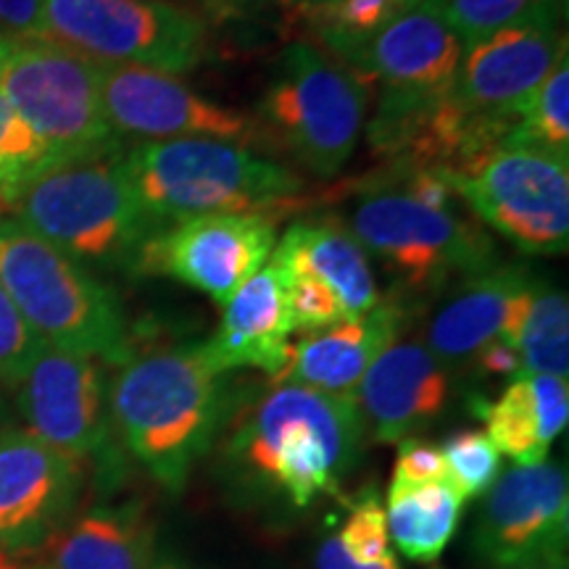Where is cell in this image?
Masks as SVG:
<instances>
[{"label": "cell", "instance_id": "6da1fadb", "mask_svg": "<svg viewBox=\"0 0 569 569\" xmlns=\"http://www.w3.org/2000/svg\"><path fill=\"white\" fill-rule=\"evenodd\" d=\"M227 372L206 343L132 353L109 388L111 425L163 488L180 490L224 415Z\"/></svg>", "mask_w": 569, "mask_h": 569}, {"label": "cell", "instance_id": "7a4b0ae2", "mask_svg": "<svg viewBox=\"0 0 569 569\" xmlns=\"http://www.w3.org/2000/svg\"><path fill=\"white\" fill-rule=\"evenodd\" d=\"M365 436L367 422L351 398L282 382L238 419L230 457L293 507H309L340 493Z\"/></svg>", "mask_w": 569, "mask_h": 569}, {"label": "cell", "instance_id": "3957f363", "mask_svg": "<svg viewBox=\"0 0 569 569\" xmlns=\"http://www.w3.org/2000/svg\"><path fill=\"white\" fill-rule=\"evenodd\" d=\"M9 209L80 264L134 269L142 246L161 230L119 151L53 163L11 198Z\"/></svg>", "mask_w": 569, "mask_h": 569}, {"label": "cell", "instance_id": "277c9868", "mask_svg": "<svg viewBox=\"0 0 569 569\" xmlns=\"http://www.w3.org/2000/svg\"><path fill=\"white\" fill-rule=\"evenodd\" d=\"M148 217L159 227L209 213H267L303 190V177L227 140L140 142L124 153Z\"/></svg>", "mask_w": 569, "mask_h": 569}, {"label": "cell", "instance_id": "5b68a950", "mask_svg": "<svg viewBox=\"0 0 569 569\" xmlns=\"http://www.w3.org/2000/svg\"><path fill=\"white\" fill-rule=\"evenodd\" d=\"M0 284L48 346L109 365L132 356L117 293L19 219H0Z\"/></svg>", "mask_w": 569, "mask_h": 569}, {"label": "cell", "instance_id": "8992f818", "mask_svg": "<svg viewBox=\"0 0 569 569\" xmlns=\"http://www.w3.org/2000/svg\"><path fill=\"white\" fill-rule=\"evenodd\" d=\"M372 80L309 42L277 61L259 106L261 142L274 140L317 177H336L367 122Z\"/></svg>", "mask_w": 569, "mask_h": 569}, {"label": "cell", "instance_id": "52a82bcc", "mask_svg": "<svg viewBox=\"0 0 569 569\" xmlns=\"http://www.w3.org/2000/svg\"><path fill=\"white\" fill-rule=\"evenodd\" d=\"M98 74L101 63L53 40H0V92L56 163L119 151Z\"/></svg>", "mask_w": 569, "mask_h": 569}, {"label": "cell", "instance_id": "ba28073f", "mask_svg": "<svg viewBox=\"0 0 569 569\" xmlns=\"http://www.w3.org/2000/svg\"><path fill=\"white\" fill-rule=\"evenodd\" d=\"M48 40L96 63L184 74L211 53L206 21L172 0H42Z\"/></svg>", "mask_w": 569, "mask_h": 569}, {"label": "cell", "instance_id": "9c48e42d", "mask_svg": "<svg viewBox=\"0 0 569 569\" xmlns=\"http://www.w3.org/2000/svg\"><path fill=\"white\" fill-rule=\"evenodd\" d=\"M346 230L409 290L443 288L496 261L493 240L478 222L453 209H427L388 184H375L359 198Z\"/></svg>", "mask_w": 569, "mask_h": 569}, {"label": "cell", "instance_id": "30bf717a", "mask_svg": "<svg viewBox=\"0 0 569 569\" xmlns=\"http://www.w3.org/2000/svg\"><path fill=\"white\" fill-rule=\"evenodd\" d=\"M475 213L525 253L569 246V156L530 142H501L472 169L448 177Z\"/></svg>", "mask_w": 569, "mask_h": 569}, {"label": "cell", "instance_id": "8fae6325", "mask_svg": "<svg viewBox=\"0 0 569 569\" xmlns=\"http://www.w3.org/2000/svg\"><path fill=\"white\" fill-rule=\"evenodd\" d=\"M274 224L277 219L267 213L182 219L148 238L134 272L169 274L224 303L264 269L274 248Z\"/></svg>", "mask_w": 569, "mask_h": 569}, {"label": "cell", "instance_id": "7c38bea8", "mask_svg": "<svg viewBox=\"0 0 569 569\" xmlns=\"http://www.w3.org/2000/svg\"><path fill=\"white\" fill-rule=\"evenodd\" d=\"M98 80L106 122L119 138H140L142 142L209 138L238 146L261 142L256 119L206 101L174 74L127 63H101Z\"/></svg>", "mask_w": 569, "mask_h": 569}, {"label": "cell", "instance_id": "4fadbf2b", "mask_svg": "<svg viewBox=\"0 0 569 569\" xmlns=\"http://www.w3.org/2000/svg\"><path fill=\"white\" fill-rule=\"evenodd\" d=\"M17 388L27 430L42 443L77 465L106 451L111 409L98 359L46 343Z\"/></svg>", "mask_w": 569, "mask_h": 569}, {"label": "cell", "instance_id": "5bb4252c", "mask_svg": "<svg viewBox=\"0 0 569 569\" xmlns=\"http://www.w3.org/2000/svg\"><path fill=\"white\" fill-rule=\"evenodd\" d=\"M567 511L565 467L551 461L515 465L488 490L475 546L490 565L503 569L565 559Z\"/></svg>", "mask_w": 569, "mask_h": 569}, {"label": "cell", "instance_id": "9a60e30c", "mask_svg": "<svg viewBox=\"0 0 569 569\" xmlns=\"http://www.w3.org/2000/svg\"><path fill=\"white\" fill-rule=\"evenodd\" d=\"M82 486V465L30 430L0 427V551H38L67 525Z\"/></svg>", "mask_w": 569, "mask_h": 569}, {"label": "cell", "instance_id": "2e32d148", "mask_svg": "<svg viewBox=\"0 0 569 569\" xmlns=\"http://www.w3.org/2000/svg\"><path fill=\"white\" fill-rule=\"evenodd\" d=\"M565 56L559 21L509 27L465 48L451 96L475 117L519 122L522 106Z\"/></svg>", "mask_w": 569, "mask_h": 569}, {"label": "cell", "instance_id": "e0dca14e", "mask_svg": "<svg viewBox=\"0 0 569 569\" xmlns=\"http://www.w3.org/2000/svg\"><path fill=\"white\" fill-rule=\"evenodd\" d=\"M461 53L465 48L446 21L430 6L417 3L398 11L340 61L380 80L386 90L443 98L453 92Z\"/></svg>", "mask_w": 569, "mask_h": 569}, {"label": "cell", "instance_id": "ac0fdd59", "mask_svg": "<svg viewBox=\"0 0 569 569\" xmlns=\"http://www.w3.org/2000/svg\"><path fill=\"white\" fill-rule=\"evenodd\" d=\"M536 280L519 267H488L461 280L427 325L425 346L443 365L472 359L490 340L517 348Z\"/></svg>", "mask_w": 569, "mask_h": 569}, {"label": "cell", "instance_id": "d6986e66", "mask_svg": "<svg viewBox=\"0 0 569 569\" xmlns=\"http://www.w3.org/2000/svg\"><path fill=\"white\" fill-rule=\"evenodd\" d=\"M448 367L417 340L388 346L356 388V407L380 443H401L443 415Z\"/></svg>", "mask_w": 569, "mask_h": 569}, {"label": "cell", "instance_id": "ffe728a7", "mask_svg": "<svg viewBox=\"0 0 569 569\" xmlns=\"http://www.w3.org/2000/svg\"><path fill=\"white\" fill-rule=\"evenodd\" d=\"M401 319L403 311L396 303L380 301L365 317L306 332L298 343H290L288 365L274 377V382L315 388L353 401L356 388L372 361L396 343Z\"/></svg>", "mask_w": 569, "mask_h": 569}, {"label": "cell", "instance_id": "44dd1931", "mask_svg": "<svg viewBox=\"0 0 569 569\" xmlns=\"http://www.w3.org/2000/svg\"><path fill=\"white\" fill-rule=\"evenodd\" d=\"M290 336L293 327L284 301V277L269 264L224 301L217 336L206 340V346L224 372L251 367L274 380L288 365Z\"/></svg>", "mask_w": 569, "mask_h": 569}, {"label": "cell", "instance_id": "7402d4cb", "mask_svg": "<svg viewBox=\"0 0 569 569\" xmlns=\"http://www.w3.org/2000/svg\"><path fill=\"white\" fill-rule=\"evenodd\" d=\"M272 264L322 280L343 303L348 319L365 317L382 301L367 251L336 219H298L274 248Z\"/></svg>", "mask_w": 569, "mask_h": 569}, {"label": "cell", "instance_id": "603a6c76", "mask_svg": "<svg viewBox=\"0 0 569 569\" xmlns=\"http://www.w3.org/2000/svg\"><path fill=\"white\" fill-rule=\"evenodd\" d=\"M475 411L486 419V436L498 453L517 465H540L549 457L553 440L567 430V377H517L498 401L478 403Z\"/></svg>", "mask_w": 569, "mask_h": 569}, {"label": "cell", "instance_id": "cb8c5ba5", "mask_svg": "<svg viewBox=\"0 0 569 569\" xmlns=\"http://www.w3.org/2000/svg\"><path fill=\"white\" fill-rule=\"evenodd\" d=\"M151 525L132 507H96L56 530L27 569H151Z\"/></svg>", "mask_w": 569, "mask_h": 569}, {"label": "cell", "instance_id": "d4e9b609", "mask_svg": "<svg viewBox=\"0 0 569 569\" xmlns=\"http://www.w3.org/2000/svg\"><path fill=\"white\" fill-rule=\"evenodd\" d=\"M461 507L465 498L451 482H390L388 532L403 557L432 565L457 532Z\"/></svg>", "mask_w": 569, "mask_h": 569}, {"label": "cell", "instance_id": "484cf974", "mask_svg": "<svg viewBox=\"0 0 569 569\" xmlns=\"http://www.w3.org/2000/svg\"><path fill=\"white\" fill-rule=\"evenodd\" d=\"M522 375L567 377L569 372V303L567 293L536 282L517 340Z\"/></svg>", "mask_w": 569, "mask_h": 569}, {"label": "cell", "instance_id": "4316f807", "mask_svg": "<svg viewBox=\"0 0 569 569\" xmlns=\"http://www.w3.org/2000/svg\"><path fill=\"white\" fill-rule=\"evenodd\" d=\"M430 6L448 30L457 34L461 48L472 46L488 34L532 21H559L565 0H422Z\"/></svg>", "mask_w": 569, "mask_h": 569}, {"label": "cell", "instance_id": "83f0119b", "mask_svg": "<svg viewBox=\"0 0 569 569\" xmlns=\"http://www.w3.org/2000/svg\"><path fill=\"white\" fill-rule=\"evenodd\" d=\"M503 142H530L569 156V59L565 56L519 111V122Z\"/></svg>", "mask_w": 569, "mask_h": 569}, {"label": "cell", "instance_id": "f1b7e54d", "mask_svg": "<svg viewBox=\"0 0 569 569\" xmlns=\"http://www.w3.org/2000/svg\"><path fill=\"white\" fill-rule=\"evenodd\" d=\"M53 163L56 159L46 142L0 92V203L9 209L11 198Z\"/></svg>", "mask_w": 569, "mask_h": 569}, {"label": "cell", "instance_id": "f546056e", "mask_svg": "<svg viewBox=\"0 0 569 569\" xmlns=\"http://www.w3.org/2000/svg\"><path fill=\"white\" fill-rule=\"evenodd\" d=\"M448 478L461 498H478L490 490L501 472V453L482 430H459L446 438L443 448Z\"/></svg>", "mask_w": 569, "mask_h": 569}, {"label": "cell", "instance_id": "4dcf8cb0", "mask_svg": "<svg viewBox=\"0 0 569 569\" xmlns=\"http://www.w3.org/2000/svg\"><path fill=\"white\" fill-rule=\"evenodd\" d=\"M280 269V267H277ZM282 272V269H280ZM284 301L293 332H317L343 322L346 311L340 298L322 280L306 272H282Z\"/></svg>", "mask_w": 569, "mask_h": 569}, {"label": "cell", "instance_id": "1f68e13d", "mask_svg": "<svg viewBox=\"0 0 569 569\" xmlns=\"http://www.w3.org/2000/svg\"><path fill=\"white\" fill-rule=\"evenodd\" d=\"M46 346L0 284V386L17 388Z\"/></svg>", "mask_w": 569, "mask_h": 569}, {"label": "cell", "instance_id": "d6a6232c", "mask_svg": "<svg viewBox=\"0 0 569 569\" xmlns=\"http://www.w3.org/2000/svg\"><path fill=\"white\" fill-rule=\"evenodd\" d=\"M338 540L343 543L348 557L359 561V565H369V561L386 557V553H390L386 507L375 496L356 503L346 528L338 532Z\"/></svg>", "mask_w": 569, "mask_h": 569}, {"label": "cell", "instance_id": "836d02e7", "mask_svg": "<svg viewBox=\"0 0 569 569\" xmlns=\"http://www.w3.org/2000/svg\"><path fill=\"white\" fill-rule=\"evenodd\" d=\"M390 482L425 486V482H451V478H448L446 459L438 446L425 443L419 438H407L398 443V459Z\"/></svg>", "mask_w": 569, "mask_h": 569}, {"label": "cell", "instance_id": "e575fe53", "mask_svg": "<svg viewBox=\"0 0 569 569\" xmlns=\"http://www.w3.org/2000/svg\"><path fill=\"white\" fill-rule=\"evenodd\" d=\"M0 32L13 40H48L42 0H0Z\"/></svg>", "mask_w": 569, "mask_h": 569}, {"label": "cell", "instance_id": "d590c367", "mask_svg": "<svg viewBox=\"0 0 569 569\" xmlns=\"http://www.w3.org/2000/svg\"><path fill=\"white\" fill-rule=\"evenodd\" d=\"M472 359L480 375L511 377V380H517V377L522 375V359H519V351L511 343H507V340H490V343L482 346Z\"/></svg>", "mask_w": 569, "mask_h": 569}, {"label": "cell", "instance_id": "8d00e7d4", "mask_svg": "<svg viewBox=\"0 0 569 569\" xmlns=\"http://www.w3.org/2000/svg\"><path fill=\"white\" fill-rule=\"evenodd\" d=\"M317 569H401V567H398L393 553H386V557L377 559V561H369V565H359V561H353L351 557H348L338 536H330L319 543Z\"/></svg>", "mask_w": 569, "mask_h": 569}, {"label": "cell", "instance_id": "74e56055", "mask_svg": "<svg viewBox=\"0 0 569 569\" xmlns=\"http://www.w3.org/2000/svg\"><path fill=\"white\" fill-rule=\"evenodd\" d=\"M203 3L217 13H243L253 6L264 3V0H203Z\"/></svg>", "mask_w": 569, "mask_h": 569}, {"label": "cell", "instance_id": "f35d334b", "mask_svg": "<svg viewBox=\"0 0 569 569\" xmlns=\"http://www.w3.org/2000/svg\"><path fill=\"white\" fill-rule=\"evenodd\" d=\"M511 569H567L565 559H546V561H532V565L511 567Z\"/></svg>", "mask_w": 569, "mask_h": 569}, {"label": "cell", "instance_id": "ab89813d", "mask_svg": "<svg viewBox=\"0 0 569 569\" xmlns=\"http://www.w3.org/2000/svg\"><path fill=\"white\" fill-rule=\"evenodd\" d=\"M0 569H27V565L19 557H11V553L0 551Z\"/></svg>", "mask_w": 569, "mask_h": 569}, {"label": "cell", "instance_id": "60d3db41", "mask_svg": "<svg viewBox=\"0 0 569 569\" xmlns=\"http://www.w3.org/2000/svg\"><path fill=\"white\" fill-rule=\"evenodd\" d=\"M151 569H188V567L180 565V561H174V559H153Z\"/></svg>", "mask_w": 569, "mask_h": 569}, {"label": "cell", "instance_id": "b9f144b4", "mask_svg": "<svg viewBox=\"0 0 569 569\" xmlns=\"http://www.w3.org/2000/svg\"><path fill=\"white\" fill-rule=\"evenodd\" d=\"M311 3H322V0H303L301 6H311ZM393 3L398 6V9H409V6L422 3V0H393Z\"/></svg>", "mask_w": 569, "mask_h": 569}, {"label": "cell", "instance_id": "7bdbcfd3", "mask_svg": "<svg viewBox=\"0 0 569 569\" xmlns=\"http://www.w3.org/2000/svg\"><path fill=\"white\" fill-rule=\"evenodd\" d=\"M172 3H180V6H182V3H184V0H172Z\"/></svg>", "mask_w": 569, "mask_h": 569}, {"label": "cell", "instance_id": "ee69618b", "mask_svg": "<svg viewBox=\"0 0 569 569\" xmlns=\"http://www.w3.org/2000/svg\"><path fill=\"white\" fill-rule=\"evenodd\" d=\"M3 209H6V206H3V203H0V213H3Z\"/></svg>", "mask_w": 569, "mask_h": 569}, {"label": "cell", "instance_id": "f6af8a7d", "mask_svg": "<svg viewBox=\"0 0 569 569\" xmlns=\"http://www.w3.org/2000/svg\"><path fill=\"white\" fill-rule=\"evenodd\" d=\"M3 38H6V34H3V32H0V40H3Z\"/></svg>", "mask_w": 569, "mask_h": 569}, {"label": "cell", "instance_id": "bcb514c9", "mask_svg": "<svg viewBox=\"0 0 569 569\" xmlns=\"http://www.w3.org/2000/svg\"><path fill=\"white\" fill-rule=\"evenodd\" d=\"M298 3H303V0H298Z\"/></svg>", "mask_w": 569, "mask_h": 569}]
</instances>
